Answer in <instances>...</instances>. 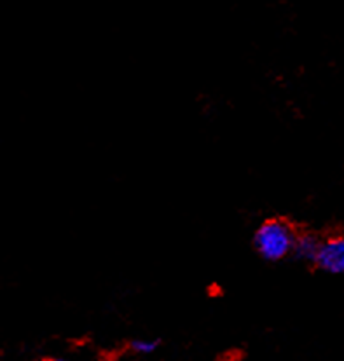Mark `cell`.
<instances>
[{
  "instance_id": "6da1fadb",
  "label": "cell",
  "mask_w": 344,
  "mask_h": 361,
  "mask_svg": "<svg viewBox=\"0 0 344 361\" xmlns=\"http://www.w3.org/2000/svg\"><path fill=\"white\" fill-rule=\"evenodd\" d=\"M297 231L283 219H268L254 232L251 245L257 255L266 262H282L294 253Z\"/></svg>"
},
{
  "instance_id": "7a4b0ae2",
  "label": "cell",
  "mask_w": 344,
  "mask_h": 361,
  "mask_svg": "<svg viewBox=\"0 0 344 361\" xmlns=\"http://www.w3.org/2000/svg\"><path fill=\"white\" fill-rule=\"evenodd\" d=\"M314 265L327 274L344 276V234L321 239Z\"/></svg>"
},
{
  "instance_id": "3957f363",
  "label": "cell",
  "mask_w": 344,
  "mask_h": 361,
  "mask_svg": "<svg viewBox=\"0 0 344 361\" xmlns=\"http://www.w3.org/2000/svg\"><path fill=\"white\" fill-rule=\"evenodd\" d=\"M321 239L318 235H314L313 232H297L294 243V253L292 257L299 259L301 262H312L314 264L318 255V250H320Z\"/></svg>"
},
{
  "instance_id": "277c9868",
  "label": "cell",
  "mask_w": 344,
  "mask_h": 361,
  "mask_svg": "<svg viewBox=\"0 0 344 361\" xmlns=\"http://www.w3.org/2000/svg\"><path fill=\"white\" fill-rule=\"evenodd\" d=\"M129 351H133L138 356H149L154 355L158 351V348L161 345V341L156 337H136L129 341Z\"/></svg>"
},
{
  "instance_id": "5b68a950",
  "label": "cell",
  "mask_w": 344,
  "mask_h": 361,
  "mask_svg": "<svg viewBox=\"0 0 344 361\" xmlns=\"http://www.w3.org/2000/svg\"><path fill=\"white\" fill-rule=\"evenodd\" d=\"M46 361H72L70 358H65V356H53V358L46 360Z\"/></svg>"
}]
</instances>
